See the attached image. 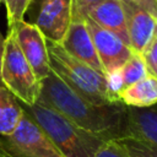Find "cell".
I'll return each instance as SVG.
<instances>
[{"label":"cell","mask_w":157,"mask_h":157,"mask_svg":"<svg viewBox=\"0 0 157 157\" xmlns=\"http://www.w3.org/2000/svg\"><path fill=\"white\" fill-rule=\"evenodd\" d=\"M85 17L91 18L102 28L114 33L129 45L125 15L120 0H103L98 5L92 7Z\"/></svg>","instance_id":"cell-12"},{"label":"cell","mask_w":157,"mask_h":157,"mask_svg":"<svg viewBox=\"0 0 157 157\" xmlns=\"http://www.w3.org/2000/svg\"><path fill=\"white\" fill-rule=\"evenodd\" d=\"M45 40L50 70L54 71L71 90L98 105L114 103L108 96L104 75L102 72L71 56L59 43L48 39Z\"/></svg>","instance_id":"cell-3"},{"label":"cell","mask_w":157,"mask_h":157,"mask_svg":"<svg viewBox=\"0 0 157 157\" xmlns=\"http://www.w3.org/2000/svg\"><path fill=\"white\" fill-rule=\"evenodd\" d=\"M155 37H157V18H156V25H155Z\"/></svg>","instance_id":"cell-25"},{"label":"cell","mask_w":157,"mask_h":157,"mask_svg":"<svg viewBox=\"0 0 157 157\" xmlns=\"http://www.w3.org/2000/svg\"><path fill=\"white\" fill-rule=\"evenodd\" d=\"M120 2L125 15L129 45L134 53L141 54L155 37L156 18L132 0H120Z\"/></svg>","instance_id":"cell-9"},{"label":"cell","mask_w":157,"mask_h":157,"mask_svg":"<svg viewBox=\"0 0 157 157\" xmlns=\"http://www.w3.org/2000/svg\"><path fill=\"white\" fill-rule=\"evenodd\" d=\"M120 71H121V76H123L125 87L137 82L139 80H141L148 75L145 63H144V59H142L141 54H139V53H132L130 55V58L123 64V66L120 67Z\"/></svg>","instance_id":"cell-15"},{"label":"cell","mask_w":157,"mask_h":157,"mask_svg":"<svg viewBox=\"0 0 157 157\" xmlns=\"http://www.w3.org/2000/svg\"><path fill=\"white\" fill-rule=\"evenodd\" d=\"M2 2L6 6L7 23L11 26L17 21L25 20V13L31 0H2Z\"/></svg>","instance_id":"cell-18"},{"label":"cell","mask_w":157,"mask_h":157,"mask_svg":"<svg viewBox=\"0 0 157 157\" xmlns=\"http://www.w3.org/2000/svg\"><path fill=\"white\" fill-rule=\"evenodd\" d=\"M9 29L12 31L16 42L36 77L39 81L43 80L50 72L49 55L44 36L36 26L28 23L26 20L12 23L9 26Z\"/></svg>","instance_id":"cell-7"},{"label":"cell","mask_w":157,"mask_h":157,"mask_svg":"<svg viewBox=\"0 0 157 157\" xmlns=\"http://www.w3.org/2000/svg\"><path fill=\"white\" fill-rule=\"evenodd\" d=\"M0 148L11 157H64L47 134L25 113L11 134L0 136Z\"/></svg>","instance_id":"cell-5"},{"label":"cell","mask_w":157,"mask_h":157,"mask_svg":"<svg viewBox=\"0 0 157 157\" xmlns=\"http://www.w3.org/2000/svg\"><path fill=\"white\" fill-rule=\"evenodd\" d=\"M20 103L23 113L47 134L64 157H94L105 142L48 107Z\"/></svg>","instance_id":"cell-2"},{"label":"cell","mask_w":157,"mask_h":157,"mask_svg":"<svg viewBox=\"0 0 157 157\" xmlns=\"http://www.w3.org/2000/svg\"><path fill=\"white\" fill-rule=\"evenodd\" d=\"M60 45L71 56L86 63L104 75L103 67L94 49L91 34L83 18H72Z\"/></svg>","instance_id":"cell-10"},{"label":"cell","mask_w":157,"mask_h":157,"mask_svg":"<svg viewBox=\"0 0 157 157\" xmlns=\"http://www.w3.org/2000/svg\"><path fill=\"white\" fill-rule=\"evenodd\" d=\"M119 142L124 146L130 157H157V148L135 139L125 137L119 140Z\"/></svg>","instance_id":"cell-16"},{"label":"cell","mask_w":157,"mask_h":157,"mask_svg":"<svg viewBox=\"0 0 157 157\" xmlns=\"http://www.w3.org/2000/svg\"><path fill=\"white\" fill-rule=\"evenodd\" d=\"M23 117L20 101L5 87H0V136L11 134Z\"/></svg>","instance_id":"cell-14"},{"label":"cell","mask_w":157,"mask_h":157,"mask_svg":"<svg viewBox=\"0 0 157 157\" xmlns=\"http://www.w3.org/2000/svg\"><path fill=\"white\" fill-rule=\"evenodd\" d=\"M119 101L131 108H147L157 104V78L147 75L125 87L119 93Z\"/></svg>","instance_id":"cell-13"},{"label":"cell","mask_w":157,"mask_h":157,"mask_svg":"<svg viewBox=\"0 0 157 157\" xmlns=\"http://www.w3.org/2000/svg\"><path fill=\"white\" fill-rule=\"evenodd\" d=\"M103 0H71V20L83 18L87 12Z\"/></svg>","instance_id":"cell-21"},{"label":"cell","mask_w":157,"mask_h":157,"mask_svg":"<svg viewBox=\"0 0 157 157\" xmlns=\"http://www.w3.org/2000/svg\"><path fill=\"white\" fill-rule=\"evenodd\" d=\"M25 16L45 39L60 44L71 22V0H31Z\"/></svg>","instance_id":"cell-6"},{"label":"cell","mask_w":157,"mask_h":157,"mask_svg":"<svg viewBox=\"0 0 157 157\" xmlns=\"http://www.w3.org/2000/svg\"><path fill=\"white\" fill-rule=\"evenodd\" d=\"M0 2H2V0H0Z\"/></svg>","instance_id":"cell-26"},{"label":"cell","mask_w":157,"mask_h":157,"mask_svg":"<svg viewBox=\"0 0 157 157\" xmlns=\"http://www.w3.org/2000/svg\"><path fill=\"white\" fill-rule=\"evenodd\" d=\"M104 80H105V88L108 92V96L112 102H120L119 101V93L124 90V80L121 76L120 69L109 71L104 74Z\"/></svg>","instance_id":"cell-17"},{"label":"cell","mask_w":157,"mask_h":157,"mask_svg":"<svg viewBox=\"0 0 157 157\" xmlns=\"http://www.w3.org/2000/svg\"><path fill=\"white\" fill-rule=\"evenodd\" d=\"M135 4L150 12L155 18H157V0H132Z\"/></svg>","instance_id":"cell-22"},{"label":"cell","mask_w":157,"mask_h":157,"mask_svg":"<svg viewBox=\"0 0 157 157\" xmlns=\"http://www.w3.org/2000/svg\"><path fill=\"white\" fill-rule=\"evenodd\" d=\"M0 4H1V2H0Z\"/></svg>","instance_id":"cell-27"},{"label":"cell","mask_w":157,"mask_h":157,"mask_svg":"<svg viewBox=\"0 0 157 157\" xmlns=\"http://www.w3.org/2000/svg\"><path fill=\"white\" fill-rule=\"evenodd\" d=\"M0 157H11V156H9L6 152H4V151L0 148Z\"/></svg>","instance_id":"cell-24"},{"label":"cell","mask_w":157,"mask_h":157,"mask_svg":"<svg viewBox=\"0 0 157 157\" xmlns=\"http://www.w3.org/2000/svg\"><path fill=\"white\" fill-rule=\"evenodd\" d=\"M94 157H130L119 141H105Z\"/></svg>","instance_id":"cell-20"},{"label":"cell","mask_w":157,"mask_h":157,"mask_svg":"<svg viewBox=\"0 0 157 157\" xmlns=\"http://www.w3.org/2000/svg\"><path fill=\"white\" fill-rule=\"evenodd\" d=\"M104 141L128 137V107L123 102L94 104L71 90L54 71L40 80L37 102Z\"/></svg>","instance_id":"cell-1"},{"label":"cell","mask_w":157,"mask_h":157,"mask_svg":"<svg viewBox=\"0 0 157 157\" xmlns=\"http://www.w3.org/2000/svg\"><path fill=\"white\" fill-rule=\"evenodd\" d=\"M128 137L157 148V104L147 108L128 107Z\"/></svg>","instance_id":"cell-11"},{"label":"cell","mask_w":157,"mask_h":157,"mask_svg":"<svg viewBox=\"0 0 157 157\" xmlns=\"http://www.w3.org/2000/svg\"><path fill=\"white\" fill-rule=\"evenodd\" d=\"M4 48H5V37L0 32V87H5L1 80V65H2V58H4Z\"/></svg>","instance_id":"cell-23"},{"label":"cell","mask_w":157,"mask_h":157,"mask_svg":"<svg viewBox=\"0 0 157 157\" xmlns=\"http://www.w3.org/2000/svg\"><path fill=\"white\" fill-rule=\"evenodd\" d=\"M83 20L91 34L96 53L98 55L104 74L120 69L134 53L131 48L126 43H124L118 36L102 28L91 18L83 17Z\"/></svg>","instance_id":"cell-8"},{"label":"cell","mask_w":157,"mask_h":157,"mask_svg":"<svg viewBox=\"0 0 157 157\" xmlns=\"http://www.w3.org/2000/svg\"><path fill=\"white\" fill-rule=\"evenodd\" d=\"M1 80L5 88L20 102L25 104H34L37 102L40 91V81L36 77L10 29L5 37Z\"/></svg>","instance_id":"cell-4"},{"label":"cell","mask_w":157,"mask_h":157,"mask_svg":"<svg viewBox=\"0 0 157 157\" xmlns=\"http://www.w3.org/2000/svg\"><path fill=\"white\" fill-rule=\"evenodd\" d=\"M141 56L144 59L147 74L157 78V37L152 38V40L142 50Z\"/></svg>","instance_id":"cell-19"}]
</instances>
